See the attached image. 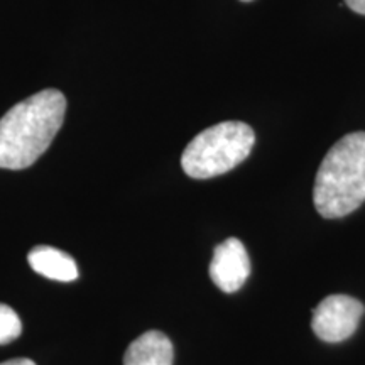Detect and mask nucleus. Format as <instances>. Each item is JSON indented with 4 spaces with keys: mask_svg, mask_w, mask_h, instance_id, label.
Here are the masks:
<instances>
[{
    "mask_svg": "<svg viewBox=\"0 0 365 365\" xmlns=\"http://www.w3.org/2000/svg\"><path fill=\"white\" fill-rule=\"evenodd\" d=\"M255 134L244 122L228 120L205 129L186 145L181 156L182 171L195 180L225 175L249 158Z\"/></svg>",
    "mask_w": 365,
    "mask_h": 365,
    "instance_id": "7ed1b4c3",
    "label": "nucleus"
},
{
    "mask_svg": "<svg viewBox=\"0 0 365 365\" xmlns=\"http://www.w3.org/2000/svg\"><path fill=\"white\" fill-rule=\"evenodd\" d=\"M27 262L41 276L59 282H71L78 279V266L70 254L63 250L38 245L27 255Z\"/></svg>",
    "mask_w": 365,
    "mask_h": 365,
    "instance_id": "0eeeda50",
    "label": "nucleus"
},
{
    "mask_svg": "<svg viewBox=\"0 0 365 365\" xmlns=\"http://www.w3.org/2000/svg\"><path fill=\"white\" fill-rule=\"evenodd\" d=\"M313 202L325 218H341L365 202V132H352L323 158L317 173Z\"/></svg>",
    "mask_w": 365,
    "mask_h": 365,
    "instance_id": "f03ea898",
    "label": "nucleus"
},
{
    "mask_svg": "<svg viewBox=\"0 0 365 365\" xmlns=\"http://www.w3.org/2000/svg\"><path fill=\"white\" fill-rule=\"evenodd\" d=\"M250 274V259L244 244L230 237L218 244L210 264V277L223 293H237Z\"/></svg>",
    "mask_w": 365,
    "mask_h": 365,
    "instance_id": "39448f33",
    "label": "nucleus"
},
{
    "mask_svg": "<svg viewBox=\"0 0 365 365\" xmlns=\"http://www.w3.org/2000/svg\"><path fill=\"white\" fill-rule=\"evenodd\" d=\"M22 333V323L11 307L0 303V345L11 344Z\"/></svg>",
    "mask_w": 365,
    "mask_h": 365,
    "instance_id": "6e6552de",
    "label": "nucleus"
},
{
    "mask_svg": "<svg viewBox=\"0 0 365 365\" xmlns=\"http://www.w3.org/2000/svg\"><path fill=\"white\" fill-rule=\"evenodd\" d=\"M240 2H252V0H240Z\"/></svg>",
    "mask_w": 365,
    "mask_h": 365,
    "instance_id": "9b49d317",
    "label": "nucleus"
},
{
    "mask_svg": "<svg viewBox=\"0 0 365 365\" xmlns=\"http://www.w3.org/2000/svg\"><path fill=\"white\" fill-rule=\"evenodd\" d=\"M175 349L171 340L158 330L145 331L125 350L124 365H173Z\"/></svg>",
    "mask_w": 365,
    "mask_h": 365,
    "instance_id": "423d86ee",
    "label": "nucleus"
},
{
    "mask_svg": "<svg viewBox=\"0 0 365 365\" xmlns=\"http://www.w3.org/2000/svg\"><path fill=\"white\" fill-rule=\"evenodd\" d=\"M66 98L48 88L22 100L0 118V168L26 170L48 150L61 129Z\"/></svg>",
    "mask_w": 365,
    "mask_h": 365,
    "instance_id": "f257e3e1",
    "label": "nucleus"
},
{
    "mask_svg": "<svg viewBox=\"0 0 365 365\" xmlns=\"http://www.w3.org/2000/svg\"><path fill=\"white\" fill-rule=\"evenodd\" d=\"M0 365H36V364L29 359H12V360H7V362H2Z\"/></svg>",
    "mask_w": 365,
    "mask_h": 365,
    "instance_id": "9d476101",
    "label": "nucleus"
},
{
    "mask_svg": "<svg viewBox=\"0 0 365 365\" xmlns=\"http://www.w3.org/2000/svg\"><path fill=\"white\" fill-rule=\"evenodd\" d=\"M345 4L352 9L354 12L365 16V0H345Z\"/></svg>",
    "mask_w": 365,
    "mask_h": 365,
    "instance_id": "1a4fd4ad",
    "label": "nucleus"
},
{
    "mask_svg": "<svg viewBox=\"0 0 365 365\" xmlns=\"http://www.w3.org/2000/svg\"><path fill=\"white\" fill-rule=\"evenodd\" d=\"M364 304L346 294H331L313 309L312 328L319 340L339 344L354 335L364 317Z\"/></svg>",
    "mask_w": 365,
    "mask_h": 365,
    "instance_id": "20e7f679",
    "label": "nucleus"
}]
</instances>
